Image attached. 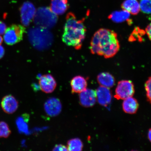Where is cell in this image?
I'll use <instances>...</instances> for the list:
<instances>
[{"instance_id":"1","label":"cell","mask_w":151,"mask_h":151,"mask_svg":"<svg viewBox=\"0 0 151 151\" xmlns=\"http://www.w3.org/2000/svg\"><path fill=\"white\" fill-rule=\"evenodd\" d=\"M120 47L117 35L115 32L101 28L94 34L92 37L90 50L92 54L109 58L116 55Z\"/></svg>"},{"instance_id":"2","label":"cell","mask_w":151,"mask_h":151,"mask_svg":"<svg viewBox=\"0 0 151 151\" xmlns=\"http://www.w3.org/2000/svg\"><path fill=\"white\" fill-rule=\"evenodd\" d=\"M86 31L83 20H77L74 14L69 12L66 16L62 40L68 46L80 50L86 37Z\"/></svg>"},{"instance_id":"3","label":"cell","mask_w":151,"mask_h":151,"mask_svg":"<svg viewBox=\"0 0 151 151\" xmlns=\"http://www.w3.org/2000/svg\"><path fill=\"white\" fill-rule=\"evenodd\" d=\"M28 37L32 45L39 50L49 48L52 45L53 39L52 34L48 29L38 26L29 29Z\"/></svg>"},{"instance_id":"4","label":"cell","mask_w":151,"mask_h":151,"mask_svg":"<svg viewBox=\"0 0 151 151\" xmlns=\"http://www.w3.org/2000/svg\"><path fill=\"white\" fill-rule=\"evenodd\" d=\"M58 18L50 8L41 7L36 11L33 20L38 27L48 29L52 28L56 24Z\"/></svg>"},{"instance_id":"5","label":"cell","mask_w":151,"mask_h":151,"mask_svg":"<svg viewBox=\"0 0 151 151\" xmlns=\"http://www.w3.org/2000/svg\"><path fill=\"white\" fill-rule=\"evenodd\" d=\"M25 28L19 24H13L7 28L4 35V39L7 45H12L20 42L23 38Z\"/></svg>"},{"instance_id":"6","label":"cell","mask_w":151,"mask_h":151,"mask_svg":"<svg viewBox=\"0 0 151 151\" xmlns=\"http://www.w3.org/2000/svg\"><path fill=\"white\" fill-rule=\"evenodd\" d=\"M115 97L117 99L124 100L133 97L135 93L134 87L131 81L122 80L118 83L115 91Z\"/></svg>"},{"instance_id":"7","label":"cell","mask_w":151,"mask_h":151,"mask_svg":"<svg viewBox=\"0 0 151 151\" xmlns=\"http://www.w3.org/2000/svg\"><path fill=\"white\" fill-rule=\"evenodd\" d=\"M36 9L32 3L29 1L23 4L20 9L21 19L23 25L27 26L33 20L35 14Z\"/></svg>"},{"instance_id":"8","label":"cell","mask_w":151,"mask_h":151,"mask_svg":"<svg viewBox=\"0 0 151 151\" xmlns=\"http://www.w3.org/2000/svg\"><path fill=\"white\" fill-rule=\"evenodd\" d=\"M79 101L80 104L83 107L93 106L97 101L96 91L86 88L80 93Z\"/></svg>"},{"instance_id":"9","label":"cell","mask_w":151,"mask_h":151,"mask_svg":"<svg viewBox=\"0 0 151 151\" xmlns=\"http://www.w3.org/2000/svg\"><path fill=\"white\" fill-rule=\"evenodd\" d=\"M40 88L42 91L47 93H51L55 89L57 86L56 81L50 74L44 75L40 77Z\"/></svg>"},{"instance_id":"10","label":"cell","mask_w":151,"mask_h":151,"mask_svg":"<svg viewBox=\"0 0 151 151\" xmlns=\"http://www.w3.org/2000/svg\"><path fill=\"white\" fill-rule=\"evenodd\" d=\"M62 104L59 99L55 98H51L45 103L44 109L45 112L48 116H55L61 113Z\"/></svg>"},{"instance_id":"11","label":"cell","mask_w":151,"mask_h":151,"mask_svg":"<svg viewBox=\"0 0 151 151\" xmlns=\"http://www.w3.org/2000/svg\"><path fill=\"white\" fill-rule=\"evenodd\" d=\"M1 105L2 109L5 113L11 114L16 112L17 109L18 102L14 96L8 95L3 98Z\"/></svg>"},{"instance_id":"12","label":"cell","mask_w":151,"mask_h":151,"mask_svg":"<svg viewBox=\"0 0 151 151\" xmlns=\"http://www.w3.org/2000/svg\"><path fill=\"white\" fill-rule=\"evenodd\" d=\"M96 93L97 101L100 105L106 106L111 103L112 96L109 88L101 86L96 90Z\"/></svg>"},{"instance_id":"13","label":"cell","mask_w":151,"mask_h":151,"mask_svg":"<svg viewBox=\"0 0 151 151\" xmlns=\"http://www.w3.org/2000/svg\"><path fill=\"white\" fill-rule=\"evenodd\" d=\"M87 85V81L84 77L77 76L73 77L70 81L72 93H81L86 89Z\"/></svg>"},{"instance_id":"14","label":"cell","mask_w":151,"mask_h":151,"mask_svg":"<svg viewBox=\"0 0 151 151\" xmlns=\"http://www.w3.org/2000/svg\"><path fill=\"white\" fill-rule=\"evenodd\" d=\"M69 8L67 0H51L50 9L56 15L63 14Z\"/></svg>"},{"instance_id":"15","label":"cell","mask_w":151,"mask_h":151,"mask_svg":"<svg viewBox=\"0 0 151 151\" xmlns=\"http://www.w3.org/2000/svg\"><path fill=\"white\" fill-rule=\"evenodd\" d=\"M122 106L124 112L129 114H134L137 112L139 104L136 99L130 97L124 99Z\"/></svg>"},{"instance_id":"16","label":"cell","mask_w":151,"mask_h":151,"mask_svg":"<svg viewBox=\"0 0 151 151\" xmlns=\"http://www.w3.org/2000/svg\"><path fill=\"white\" fill-rule=\"evenodd\" d=\"M97 80L101 86L109 88L113 87L115 83L114 77L110 73L107 72L99 73L98 75Z\"/></svg>"},{"instance_id":"17","label":"cell","mask_w":151,"mask_h":151,"mask_svg":"<svg viewBox=\"0 0 151 151\" xmlns=\"http://www.w3.org/2000/svg\"><path fill=\"white\" fill-rule=\"evenodd\" d=\"M121 7L123 9L134 15L138 14L140 11V5L137 0H125Z\"/></svg>"},{"instance_id":"18","label":"cell","mask_w":151,"mask_h":151,"mask_svg":"<svg viewBox=\"0 0 151 151\" xmlns=\"http://www.w3.org/2000/svg\"><path fill=\"white\" fill-rule=\"evenodd\" d=\"M130 14L127 11L123 9L122 11H116L111 13L109 18L116 23H120L129 19Z\"/></svg>"},{"instance_id":"19","label":"cell","mask_w":151,"mask_h":151,"mask_svg":"<svg viewBox=\"0 0 151 151\" xmlns=\"http://www.w3.org/2000/svg\"><path fill=\"white\" fill-rule=\"evenodd\" d=\"M67 147L68 151H81L83 150V145L81 139L76 138L68 141Z\"/></svg>"},{"instance_id":"20","label":"cell","mask_w":151,"mask_h":151,"mask_svg":"<svg viewBox=\"0 0 151 151\" xmlns=\"http://www.w3.org/2000/svg\"><path fill=\"white\" fill-rule=\"evenodd\" d=\"M19 118L17 120V124L19 131L24 133H27L28 131L27 125L28 120V115L24 114Z\"/></svg>"},{"instance_id":"21","label":"cell","mask_w":151,"mask_h":151,"mask_svg":"<svg viewBox=\"0 0 151 151\" xmlns=\"http://www.w3.org/2000/svg\"><path fill=\"white\" fill-rule=\"evenodd\" d=\"M11 131L9 126L5 122H0V138H7L11 134Z\"/></svg>"},{"instance_id":"22","label":"cell","mask_w":151,"mask_h":151,"mask_svg":"<svg viewBox=\"0 0 151 151\" xmlns=\"http://www.w3.org/2000/svg\"><path fill=\"white\" fill-rule=\"evenodd\" d=\"M140 10L144 14H151V0H140Z\"/></svg>"},{"instance_id":"23","label":"cell","mask_w":151,"mask_h":151,"mask_svg":"<svg viewBox=\"0 0 151 151\" xmlns=\"http://www.w3.org/2000/svg\"><path fill=\"white\" fill-rule=\"evenodd\" d=\"M145 88L148 101L151 103V76L149 77L145 84Z\"/></svg>"},{"instance_id":"24","label":"cell","mask_w":151,"mask_h":151,"mask_svg":"<svg viewBox=\"0 0 151 151\" xmlns=\"http://www.w3.org/2000/svg\"><path fill=\"white\" fill-rule=\"evenodd\" d=\"M52 151H68L67 147L65 145L59 144L56 145L53 149Z\"/></svg>"},{"instance_id":"25","label":"cell","mask_w":151,"mask_h":151,"mask_svg":"<svg viewBox=\"0 0 151 151\" xmlns=\"http://www.w3.org/2000/svg\"><path fill=\"white\" fill-rule=\"evenodd\" d=\"M6 29V24L4 22L0 21V35L4 34Z\"/></svg>"},{"instance_id":"26","label":"cell","mask_w":151,"mask_h":151,"mask_svg":"<svg viewBox=\"0 0 151 151\" xmlns=\"http://www.w3.org/2000/svg\"><path fill=\"white\" fill-rule=\"evenodd\" d=\"M146 32L149 39L151 40V23L149 24L146 27Z\"/></svg>"},{"instance_id":"27","label":"cell","mask_w":151,"mask_h":151,"mask_svg":"<svg viewBox=\"0 0 151 151\" xmlns=\"http://www.w3.org/2000/svg\"><path fill=\"white\" fill-rule=\"evenodd\" d=\"M5 53V50L2 46L0 45V59L3 57Z\"/></svg>"},{"instance_id":"28","label":"cell","mask_w":151,"mask_h":151,"mask_svg":"<svg viewBox=\"0 0 151 151\" xmlns=\"http://www.w3.org/2000/svg\"><path fill=\"white\" fill-rule=\"evenodd\" d=\"M148 138L149 140H150L151 142V128L149 130L148 133Z\"/></svg>"},{"instance_id":"29","label":"cell","mask_w":151,"mask_h":151,"mask_svg":"<svg viewBox=\"0 0 151 151\" xmlns=\"http://www.w3.org/2000/svg\"><path fill=\"white\" fill-rule=\"evenodd\" d=\"M3 41V39L1 36H0V44H1Z\"/></svg>"}]
</instances>
